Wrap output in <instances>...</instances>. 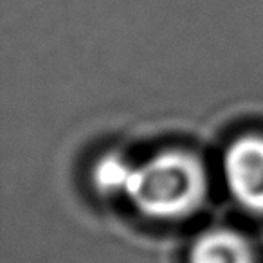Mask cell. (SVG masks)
Listing matches in <instances>:
<instances>
[{
  "label": "cell",
  "instance_id": "obj_1",
  "mask_svg": "<svg viewBox=\"0 0 263 263\" xmlns=\"http://www.w3.org/2000/svg\"><path fill=\"white\" fill-rule=\"evenodd\" d=\"M208 180L204 166L186 152H162L134 166L126 197L152 218L190 216L204 202Z\"/></svg>",
  "mask_w": 263,
  "mask_h": 263
},
{
  "label": "cell",
  "instance_id": "obj_2",
  "mask_svg": "<svg viewBox=\"0 0 263 263\" xmlns=\"http://www.w3.org/2000/svg\"><path fill=\"white\" fill-rule=\"evenodd\" d=\"M223 175L233 197L252 213H263V137L236 139L223 155Z\"/></svg>",
  "mask_w": 263,
  "mask_h": 263
},
{
  "label": "cell",
  "instance_id": "obj_3",
  "mask_svg": "<svg viewBox=\"0 0 263 263\" xmlns=\"http://www.w3.org/2000/svg\"><path fill=\"white\" fill-rule=\"evenodd\" d=\"M190 263H254V252L241 234L215 229L193 243Z\"/></svg>",
  "mask_w": 263,
  "mask_h": 263
},
{
  "label": "cell",
  "instance_id": "obj_4",
  "mask_svg": "<svg viewBox=\"0 0 263 263\" xmlns=\"http://www.w3.org/2000/svg\"><path fill=\"white\" fill-rule=\"evenodd\" d=\"M134 166L128 161H124L121 155H105L99 159L92 172V179L99 191L106 195L124 193L126 195L128 184L132 179Z\"/></svg>",
  "mask_w": 263,
  "mask_h": 263
}]
</instances>
